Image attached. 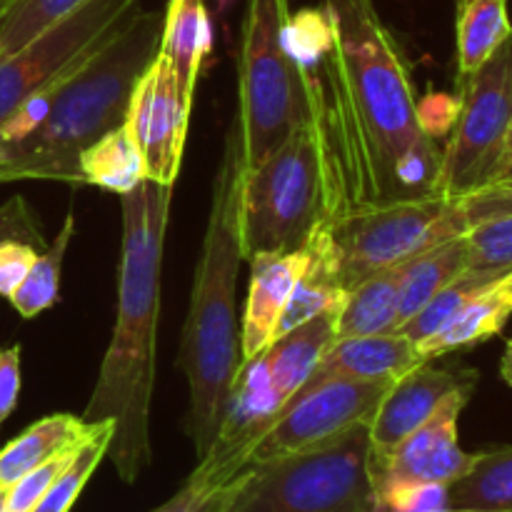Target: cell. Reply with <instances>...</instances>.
I'll use <instances>...</instances> for the list:
<instances>
[{
	"instance_id": "1",
	"label": "cell",
	"mask_w": 512,
	"mask_h": 512,
	"mask_svg": "<svg viewBox=\"0 0 512 512\" xmlns=\"http://www.w3.org/2000/svg\"><path fill=\"white\" fill-rule=\"evenodd\" d=\"M283 40L303 80L323 223L435 195L443 150L420 123L408 60L375 0L290 13Z\"/></svg>"
},
{
	"instance_id": "2",
	"label": "cell",
	"mask_w": 512,
	"mask_h": 512,
	"mask_svg": "<svg viewBox=\"0 0 512 512\" xmlns=\"http://www.w3.org/2000/svg\"><path fill=\"white\" fill-rule=\"evenodd\" d=\"M173 190L175 185L143 180L135 190L120 195L123 243L113 338L100 363L93 395L80 415L90 425L113 423L108 458L128 485L153 460L150 405L158 358L160 273Z\"/></svg>"
},
{
	"instance_id": "3",
	"label": "cell",
	"mask_w": 512,
	"mask_h": 512,
	"mask_svg": "<svg viewBox=\"0 0 512 512\" xmlns=\"http://www.w3.org/2000/svg\"><path fill=\"white\" fill-rule=\"evenodd\" d=\"M163 38V13L140 8L93 58L0 123V185L15 180H65L85 185L80 155L125 123L135 83L153 65Z\"/></svg>"
},
{
	"instance_id": "4",
	"label": "cell",
	"mask_w": 512,
	"mask_h": 512,
	"mask_svg": "<svg viewBox=\"0 0 512 512\" xmlns=\"http://www.w3.org/2000/svg\"><path fill=\"white\" fill-rule=\"evenodd\" d=\"M245 173L248 163L243 130L235 115L225 133L213 178L210 215L178 355V368L185 373L190 388L188 433L198 458H203L213 445L233 380L245 363L235 298L238 270L243 263L240 200Z\"/></svg>"
},
{
	"instance_id": "5",
	"label": "cell",
	"mask_w": 512,
	"mask_h": 512,
	"mask_svg": "<svg viewBox=\"0 0 512 512\" xmlns=\"http://www.w3.org/2000/svg\"><path fill=\"white\" fill-rule=\"evenodd\" d=\"M468 230L465 200H400L328 220L308 243V273L340 290H353L380 270L428 253Z\"/></svg>"
},
{
	"instance_id": "6",
	"label": "cell",
	"mask_w": 512,
	"mask_h": 512,
	"mask_svg": "<svg viewBox=\"0 0 512 512\" xmlns=\"http://www.w3.org/2000/svg\"><path fill=\"white\" fill-rule=\"evenodd\" d=\"M370 423L303 453L253 465L230 512H370Z\"/></svg>"
},
{
	"instance_id": "7",
	"label": "cell",
	"mask_w": 512,
	"mask_h": 512,
	"mask_svg": "<svg viewBox=\"0 0 512 512\" xmlns=\"http://www.w3.org/2000/svg\"><path fill=\"white\" fill-rule=\"evenodd\" d=\"M290 0H248L238 55V123L245 163L273 153L293 130L308 125L298 63L285 48Z\"/></svg>"
},
{
	"instance_id": "8",
	"label": "cell",
	"mask_w": 512,
	"mask_h": 512,
	"mask_svg": "<svg viewBox=\"0 0 512 512\" xmlns=\"http://www.w3.org/2000/svg\"><path fill=\"white\" fill-rule=\"evenodd\" d=\"M323 225L320 168L308 125L248 168L240 200L243 260L298 253Z\"/></svg>"
},
{
	"instance_id": "9",
	"label": "cell",
	"mask_w": 512,
	"mask_h": 512,
	"mask_svg": "<svg viewBox=\"0 0 512 512\" xmlns=\"http://www.w3.org/2000/svg\"><path fill=\"white\" fill-rule=\"evenodd\" d=\"M458 115L438 170V198L465 200L510 180L505 155L512 133V35L473 75L460 80Z\"/></svg>"
},
{
	"instance_id": "10",
	"label": "cell",
	"mask_w": 512,
	"mask_h": 512,
	"mask_svg": "<svg viewBox=\"0 0 512 512\" xmlns=\"http://www.w3.org/2000/svg\"><path fill=\"white\" fill-rule=\"evenodd\" d=\"M143 8L140 0H88L23 50L0 63V123L28 98L93 58Z\"/></svg>"
},
{
	"instance_id": "11",
	"label": "cell",
	"mask_w": 512,
	"mask_h": 512,
	"mask_svg": "<svg viewBox=\"0 0 512 512\" xmlns=\"http://www.w3.org/2000/svg\"><path fill=\"white\" fill-rule=\"evenodd\" d=\"M390 380L330 378L300 388L253 450V465L303 453L358 423H370Z\"/></svg>"
},
{
	"instance_id": "12",
	"label": "cell",
	"mask_w": 512,
	"mask_h": 512,
	"mask_svg": "<svg viewBox=\"0 0 512 512\" xmlns=\"http://www.w3.org/2000/svg\"><path fill=\"white\" fill-rule=\"evenodd\" d=\"M280 410L283 403L270 388L263 355L245 360L233 380L213 445L190 473V483L200 488H223L248 473L253 450L273 428Z\"/></svg>"
},
{
	"instance_id": "13",
	"label": "cell",
	"mask_w": 512,
	"mask_h": 512,
	"mask_svg": "<svg viewBox=\"0 0 512 512\" xmlns=\"http://www.w3.org/2000/svg\"><path fill=\"white\" fill-rule=\"evenodd\" d=\"M475 388L450 395L438 413L383 455L370 453L373 495L398 485H453L475 463L458 443V420Z\"/></svg>"
},
{
	"instance_id": "14",
	"label": "cell",
	"mask_w": 512,
	"mask_h": 512,
	"mask_svg": "<svg viewBox=\"0 0 512 512\" xmlns=\"http://www.w3.org/2000/svg\"><path fill=\"white\" fill-rule=\"evenodd\" d=\"M190 113L183 108L168 58L158 53L130 95L125 125L145 158V178L175 185L183 163Z\"/></svg>"
},
{
	"instance_id": "15",
	"label": "cell",
	"mask_w": 512,
	"mask_h": 512,
	"mask_svg": "<svg viewBox=\"0 0 512 512\" xmlns=\"http://www.w3.org/2000/svg\"><path fill=\"white\" fill-rule=\"evenodd\" d=\"M478 373L458 368H435L433 360L400 375L380 400L370 420V453L383 455L428 423L440 405L463 388H475Z\"/></svg>"
},
{
	"instance_id": "16",
	"label": "cell",
	"mask_w": 512,
	"mask_h": 512,
	"mask_svg": "<svg viewBox=\"0 0 512 512\" xmlns=\"http://www.w3.org/2000/svg\"><path fill=\"white\" fill-rule=\"evenodd\" d=\"M248 263L253 273H250L248 303H245L243 323H240L243 360L263 355L278 338L285 305H288L300 275L308 268V250L255 255Z\"/></svg>"
},
{
	"instance_id": "17",
	"label": "cell",
	"mask_w": 512,
	"mask_h": 512,
	"mask_svg": "<svg viewBox=\"0 0 512 512\" xmlns=\"http://www.w3.org/2000/svg\"><path fill=\"white\" fill-rule=\"evenodd\" d=\"M420 363H425V360L420 358L418 345L398 330L395 333L363 335V338L333 340L305 385H315L330 378L390 380V383H395L400 375H405Z\"/></svg>"
},
{
	"instance_id": "18",
	"label": "cell",
	"mask_w": 512,
	"mask_h": 512,
	"mask_svg": "<svg viewBox=\"0 0 512 512\" xmlns=\"http://www.w3.org/2000/svg\"><path fill=\"white\" fill-rule=\"evenodd\" d=\"M213 53V18L205 0H170L163 13L160 55L175 73L180 103L193 113L200 65Z\"/></svg>"
},
{
	"instance_id": "19",
	"label": "cell",
	"mask_w": 512,
	"mask_h": 512,
	"mask_svg": "<svg viewBox=\"0 0 512 512\" xmlns=\"http://www.w3.org/2000/svg\"><path fill=\"white\" fill-rule=\"evenodd\" d=\"M468 210V270L512 273V190L510 180L465 198Z\"/></svg>"
},
{
	"instance_id": "20",
	"label": "cell",
	"mask_w": 512,
	"mask_h": 512,
	"mask_svg": "<svg viewBox=\"0 0 512 512\" xmlns=\"http://www.w3.org/2000/svg\"><path fill=\"white\" fill-rule=\"evenodd\" d=\"M512 315V273L503 275L488 288L480 290L465 308L445 325L433 338L418 345L423 360L443 358L448 353L468 350L473 345L485 343L505 330Z\"/></svg>"
},
{
	"instance_id": "21",
	"label": "cell",
	"mask_w": 512,
	"mask_h": 512,
	"mask_svg": "<svg viewBox=\"0 0 512 512\" xmlns=\"http://www.w3.org/2000/svg\"><path fill=\"white\" fill-rule=\"evenodd\" d=\"M335 315L338 313H323L305 320L298 328L278 335L263 353L270 388L283 405L308 383L318 360L335 340Z\"/></svg>"
},
{
	"instance_id": "22",
	"label": "cell",
	"mask_w": 512,
	"mask_h": 512,
	"mask_svg": "<svg viewBox=\"0 0 512 512\" xmlns=\"http://www.w3.org/2000/svg\"><path fill=\"white\" fill-rule=\"evenodd\" d=\"M93 433L95 425L85 423L83 418L68 413L45 415L0 450V488L8 490L55 455L78 450Z\"/></svg>"
},
{
	"instance_id": "23",
	"label": "cell",
	"mask_w": 512,
	"mask_h": 512,
	"mask_svg": "<svg viewBox=\"0 0 512 512\" xmlns=\"http://www.w3.org/2000/svg\"><path fill=\"white\" fill-rule=\"evenodd\" d=\"M408 263L380 270V273L370 275L368 280L355 285L353 290H348L343 308L335 315V340L398 330L400 283H403Z\"/></svg>"
},
{
	"instance_id": "24",
	"label": "cell",
	"mask_w": 512,
	"mask_h": 512,
	"mask_svg": "<svg viewBox=\"0 0 512 512\" xmlns=\"http://www.w3.org/2000/svg\"><path fill=\"white\" fill-rule=\"evenodd\" d=\"M458 78L483 68L512 35L508 0H458L455 5Z\"/></svg>"
},
{
	"instance_id": "25",
	"label": "cell",
	"mask_w": 512,
	"mask_h": 512,
	"mask_svg": "<svg viewBox=\"0 0 512 512\" xmlns=\"http://www.w3.org/2000/svg\"><path fill=\"white\" fill-rule=\"evenodd\" d=\"M465 270H468V245L463 235L410 260L400 283L398 328L415 318L445 285L453 283Z\"/></svg>"
},
{
	"instance_id": "26",
	"label": "cell",
	"mask_w": 512,
	"mask_h": 512,
	"mask_svg": "<svg viewBox=\"0 0 512 512\" xmlns=\"http://www.w3.org/2000/svg\"><path fill=\"white\" fill-rule=\"evenodd\" d=\"M80 173L85 185H98L108 193L125 195L145 178V158L128 125L108 130L80 155Z\"/></svg>"
},
{
	"instance_id": "27",
	"label": "cell",
	"mask_w": 512,
	"mask_h": 512,
	"mask_svg": "<svg viewBox=\"0 0 512 512\" xmlns=\"http://www.w3.org/2000/svg\"><path fill=\"white\" fill-rule=\"evenodd\" d=\"M450 508L512 512V445L475 453L468 473L448 485Z\"/></svg>"
},
{
	"instance_id": "28",
	"label": "cell",
	"mask_w": 512,
	"mask_h": 512,
	"mask_svg": "<svg viewBox=\"0 0 512 512\" xmlns=\"http://www.w3.org/2000/svg\"><path fill=\"white\" fill-rule=\"evenodd\" d=\"M75 233V215L70 210L63 220V228L55 235L53 243L38 253L35 263L30 265L28 275L20 288L10 295V305L18 310L20 318H38L40 313L53 308L60 298V275H63L65 253H68L70 238Z\"/></svg>"
},
{
	"instance_id": "29",
	"label": "cell",
	"mask_w": 512,
	"mask_h": 512,
	"mask_svg": "<svg viewBox=\"0 0 512 512\" xmlns=\"http://www.w3.org/2000/svg\"><path fill=\"white\" fill-rule=\"evenodd\" d=\"M88 0H3L0 3V63L33 43Z\"/></svg>"
},
{
	"instance_id": "30",
	"label": "cell",
	"mask_w": 512,
	"mask_h": 512,
	"mask_svg": "<svg viewBox=\"0 0 512 512\" xmlns=\"http://www.w3.org/2000/svg\"><path fill=\"white\" fill-rule=\"evenodd\" d=\"M110 440H113V423L95 425V433L75 450L70 463L55 478V483L50 485L33 512H70L98 465L103 463V458H108Z\"/></svg>"
},
{
	"instance_id": "31",
	"label": "cell",
	"mask_w": 512,
	"mask_h": 512,
	"mask_svg": "<svg viewBox=\"0 0 512 512\" xmlns=\"http://www.w3.org/2000/svg\"><path fill=\"white\" fill-rule=\"evenodd\" d=\"M503 275L495 273H480V270H465L463 275L453 280L450 285H445L423 310H420L415 318H410L408 323L400 325L398 333H403L405 338L413 340L415 345H420L423 340L433 338L438 330H443L460 310L465 308V303L475 298L480 290L488 288L490 283H495Z\"/></svg>"
},
{
	"instance_id": "32",
	"label": "cell",
	"mask_w": 512,
	"mask_h": 512,
	"mask_svg": "<svg viewBox=\"0 0 512 512\" xmlns=\"http://www.w3.org/2000/svg\"><path fill=\"white\" fill-rule=\"evenodd\" d=\"M243 480L245 475H240L238 480L223 485V488H200V485L185 480L183 488L153 512H230Z\"/></svg>"
},
{
	"instance_id": "33",
	"label": "cell",
	"mask_w": 512,
	"mask_h": 512,
	"mask_svg": "<svg viewBox=\"0 0 512 512\" xmlns=\"http://www.w3.org/2000/svg\"><path fill=\"white\" fill-rule=\"evenodd\" d=\"M73 453L75 450H70V453H63V455H55L53 460L43 463L40 468L30 470V473L23 475L18 483L10 485L8 500H5V510L8 512H33L35 505H38L40 500H43V495L48 493L50 485L55 483V478H58V475L65 470V465L70 463Z\"/></svg>"
},
{
	"instance_id": "34",
	"label": "cell",
	"mask_w": 512,
	"mask_h": 512,
	"mask_svg": "<svg viewBox=\"0 0 512 512\" xmlns=\"http://www.w3.org/2000/svg\"><path fill=\"white\" fill-rule=\"evenodd\" d=\"M3 240H23L38 248L40 253L48 248L38 213L30 208L23 195H15L0 205V243Z\"/></svg>"
},
{
	"instance_id": "35",
	"label": "cell",
	"mask_w": 512,
	"mask_h": 512,
	"mask_svg": "<svg viewBox=\"0 0 512 512\" xmlns=\"http://www.w3.org/2000/svg\"><path fill=\"white\" fill-rule=\"evenodd\" d=\"M40 250L23 240H3L0 243V298H10L28 275Z\"/></svg>"
},
{
	"instance_id": "36",
	"label": "cell",
	"mask_w": 512,
	"mask_h": 512,
	"mask_svg": "<svg viewBox=\"0 0 512 512\" xmlns=\"http://www.w3.org/2000/svg\"><path fill=\"white\" fill-rule=\"evenodd\" d=\"M20 345L0 348V428L13 415L20 395Z\"/></svg>"
},
{
	"instance_id": "37",
	"label": "cell",
	"mask_w": 512,
	"mask_h": 512,
	"mask_svg": "<svg viewBox=\"0 0 512 512\" xmlns=\"http://www.w3.org/2000/svg\"><path fill=\"white\" fill-rule=\"evenodd\" d=\"M500 375H503L505 383L512 388V338L505 343V355L500 360Z\"/></svg>"
},
{
	"instance_id": "38",
	"label": "cell",
	"mask_w": 512,
	"mask_h": 512,
	"mask_svg": "<svg viewBox=\"0 0 512 512\" xmlns=\"http://www.w3.org/2000/svg\"><path fill=\"white\" fill-rule=\"evenodd\" d=\"M213 3H215V15H225V10L230 8L233 0H213Z\"/></svg>"
},
{
	"instance_id": "39",
	"label": "cell",
	"mask_w": 512,
	"mask_h": 512,
	"mask_svg": "<svg viewBox=\"0 0 512 512\" xmlns=\"http://www.w3.org/2000/svg\"><path fill=\"white\" fill-rule=\"evenodd\" d=\"M510 163H512V133L508 140V155H505V173H508V178H510Z\"/></svg>"
},
{
	"instance_id": "40",
	"label": "cell",
	"mask_w": 512,
	"mask_h": 512,
	"mask_svg": "<svg viewBox=\"0 0 512 512\" xmlns=\"http://www.w3.org/2000/svg\"><path fill=\"white\" fill-rule=\"evenodd\" d=\"M5 500H8V490L0 488V512H8L5 510Z\"/></svg>"
},
{
	"instance_id": "41",
	"label": "cell",
	"mask_w": 512,
	"mask_h": 512,
	"mask_svg": "<svg viewBox=\"0 0 512 512\" xmlns=\"http://www.w3.org/2000/svg\"><path fill=\"white\" fill-rule=\"evenodd\" d=\"M430 512H480V510H465V508H440V510H430Z\"/></svg>"
},
{
	"instance_id": "42",
	"label": "cell",
	"mask_w": 512,
	"mask_h": 512,
	"mask_svg": "<svg viewBox=\"0 0 512 512\" xmlns=\"http://www.w3.org/2000/svg\"><path fill=\"white\" fill-rule=\"evenodd\" d=\"M510 178H512V163H510Z\"/></svg>"
},
{
	"instance_id": "43",
	"label": "cell",
	"mask_w": 512,
	"mask_h": 512,
	"mask_svg": "<svg viewBox=\"0 0 512 512\" xmlns=\"http://www.w3.org/2000/svg\"><path fill=\"white\" fill-rule=\"evenodd\" d=\"M510 190H512V178H510Z\"/></svg>"
},
{
	"instance_id": "44",
	"label": "cell",
	"mask_w": 512,
	"mask_h": 512,
	"mask_svg": "<svg viewBox=\"0 0 512 512\" xmlns=\"http://www.w3.org/2000/svg\"><path fill=\"white\" fill-rule=\"evenodd\" d=\"M0 3H3V0H0Z\"/></svg>"
}]
</instances>
